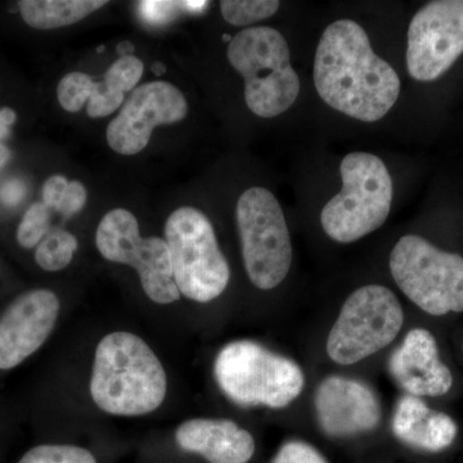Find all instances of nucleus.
I'll use <instances>...</instances> for the list:
<instances>
[{"label":"nucleus","mask_w":463,"mask_h":463,"mask_svg":"<svg viewBox=\"0 0 463 463\" xmlns=\"http://www.w3.org/2000/svg\"><path fill=\"white\" fill-rule=\"evenodd\" d=\"M313 76L323 102L364 123L383 118L401 93L397 71L374 53L364 27L346 18L323 32Z\"/></svg>","instance_id":"1"},{"label":"nucleus","mask_w":463,"mask_h":463,"mask_svg":"<svg viewBox=\"0 0 463 463\" xmlns=\"http://www.w3.org/2000/svg\"><path fill=\"white\" fill-rule=\"evenodd\" d=\"M166 389L164 365L141 337L112 332L99 341L90 395L100 411L115 416H143L164 403Z\"/></svg>","instance_id":"2"},{"label":"nucleus","mask_w":463,"mask_h":463,"mask_svg":"<svg viewBox=\"0 0 463 463\" xmlns=\"http://www.w3.org/2000/svg\"><path fill=\"white\" fill-rule=\"evenodd\" d=\"M228 61L245 80L246 105L259 118L288 111L300 93V79L289 62L285 36L273 27L241 30L231 39Z\"/></svg>","instance_id":"3"},{"label":"nucleus","mask_w":463,"mask_h":463,"mask_svg":"<svg viewBox=\"0 0 463 463\" xmlns=\"http://www.w3.org/2000/svg\"><path fill=\"white\" fill-rule=\"evenodd\" d=\"M214 373L222 392L242 407H288L306 385L294 361L250 340L227 344L216 355Z\"/></svg>","instance_id":"4"},{"label":"nucleus","mask_w":463,"mask_h":463,"mask_svg":"<svg viewBox=\"0 0 463 463\" xmlns=\"http://www.w3.org/2000/svg\"><path fill=\"white\" fill-rule=\"evenodd\" d=\"M343 188L321 213V224L330 239L355 242L379 230L390 214L392 181L380 157L352 152L340 165Z\"/></svg>","instance_id":"5"},{"label":"nucleus","mask_w":463,"mask_h":463,"mask_svg":"<svg viewBox=\"0 0 463 463\" xmlns=\"http://www.w3.org/2000/svg\"><path fill=\"white\" fill-rule=\"evenodd\" d=\"M165 241L174 281L183 297L209 303L230 283L231 270L207 216L194 207H179L167 218Z\"/></svg>","instance_id":"6"},{"label":"nucleus","mask_w":463,"mask_h":463,"mask_svg":"<svg viewBox=\"0 0 463 463\" xmlns=\"http://www.w3.org/2000/svg\"><path fill=\"white\" fill-rule=\"evenodd\" d=\"M390 272L398 288L431 316L463 312V258L428 240L407 234L390 254Z\"/></svg>","instance_id":"7"},{"label":"nucleus","mask_w":463,"mask_h":463,"mask_svg":"<svg viewBox=\"0 0 463 463\" xmlns=\"http://www.w3.org/2000/svg\"><path fill=\"white\" fill-rule=\"evenodd\" d=\"M236 216L250 281L265 291L276 288L292 263L291 239L279 200L265 188H249L240 196Z\"/></svg>","instance_id":"8"},{"label":"nucleus","mask_w":463,"mask_h":463,"mask_svg":"<svg viewBox=\"0 0 463 463\" xmlns=\"http://www.w3.org/2000/svg\"><path fill=\"white\" fill-rule=\"evenodd\" d=\"M403 323V307L394 292L385 286H364L341 307L327 337V354L337 364H358L392 344Z\"/></svg>","instance_id":"9"},{"label":"nucleus","mask_w":463,"mask_h":463,"mask_svg":"<svg viewBox=\"0 0 463 463\" xmlns=\"http://www.w3.org/2000/svg\"><path fill=\"white\" fill-rule=\"evenodd\" d=\"M96 245L100 255L112 263L133 267L146 295L155 303L166 306L181 298L166 241L141 237L138 221L132 213L115 209L103 216L97 228Z\"/></svg>","instance_id":"10"},{"label":"nucleus","mask_w":463,"mask_h":463,"mask_svg":"<svg viewBox=\"0 0 463 463\" xmlns=\"http://www.w3.org/2000/svg\"><path fill=\"white\" fill-rule=\"evenodd\" d=\"M463 54V0L423 5L408 29L407 69L414 80H438Z\"/></svg>","instance_id":"11"},{"label":"nucleus","mask_w":463,"mask_h":463,"mask_svg":"<svg viewBox=\"0 0 463 463\" xmlns=\"http://www.w3.org/2000/svg\"><path fill=\"white\" fill-rule=\"evenodd\" d=\"M187 112V99L175 85L151 81L133 90L120 114L109 124L106 138L115 152L133 156L147 147L155 128L178 123Z\"/></svg>","instance_id":"12"},{"label":"nucleus","mask_w":463,"mask_h":463,"mask_svg":"<svg viewBox=\"0 0 463 463\" xmlns=\"http://www.w3.org/2000/svg\"><path fill=\"white\" fill-rule=\"evenodd\" d=\"M58 315L60 300L50 289H32L18 297L0 318V370L17 367L41 349Z\"/></svg>","instance_id":"13"},{"label":"nucleus","mask_w":463,"mask_h":463,"mask_svg":"<svg viewBox=\"0 0 463 463\" xmlns=\"http://www.w3.org/2000/svg\"><path fill=\"white\" fill-rule=\"evenodd\" d=\"M317 419L322 431L332 438L355 437L374 430L383 411L380 399L364 381L330 376L317 388Z\"/></svg>","instance_id":"14"},{"label":"nucleus","mask_w":463,"mask_h":463,"mask_svg":"<svg viewBox=\"0 0 463 463\" xmlns=\"http://www.w3.org/2000/svg\"><path fill=\"white\" fill-rule=\"evenodd\" d=\"M389 371L395 383L413 397H441L453 385L449 368L439 358L437 340L425 328H413L392 352Z\"/></svg>","instance_id":"15"},{"label":"nucleus","mask_w":463,"mask_h":463,"mask_svg":"<svg viewBox=\"0 0 463 463\" xmlns=\"http://www.w3.org/2000/svg\"><path fill=\"white\" fill-rule=\"evenodd\" d=\"M175 440L209 463H248L255 453L252 435L231 420H188L176 429Z\"/></svg>","instance_id":"16"},{"label":"nucleus","mask_w":463,"mask_h":463,"mask_svg":"<svg viewBox=\"0 0 463 463\" xmlns=\"http://www.w3.org/2000/svg\"><path fill=\"white\" fill-rule=\"evenodd\" d=\"M395 437L425 452H441L452 446L458 432L452 417L432 411L421 398L404 395L399 399L392 421Z\"/></svg>","instance_id":"17"},{"label":"nucleus","mask_w":463,"mask_h":463,"mask_svg":"<svg viewBox=\"0 0 463 463\" xmlns=\"http://www.w3.org/2000/svg\"><path fill=\"white\" fill-rule=\"evenodd\" d=\"M108 5L105 0H23L24 21L38 30H52L79 23Z\"/></svg>","instance_id":"18"},{"label":"nucleus","mask_w":463,"mask_h":463,"mask_svg":"<svg viewBox=\"0 0 463 463\" xmlns=\"http://www.w3.org/2000/svg\"><path fill=\"white\" fill-rule=\"evenodd\" d=\"M78 245V240L70 232L50 231V233L43 239L36 249V263L47 272H58V270L65 269L74 259Z\"/></svg>","instance_id":"19"},{"label":"nucleus","mask_w":463,"mask_h":463,"mask_svg":"<svg viewBox=\"0 0 463 463\" xmlns=\"http://www.w3.org/2000/svg\"><path fill=\"white\" fill-rule=\"evenodd\" d=\"M279 8L277 0H223L222 16L234 26H248L272 17Z\"/></svg>","instance_id":"20"},{"label":"nucleus","mask_w":463,"mask_h":463,"mask_svg":"<svg viewBox=\"0 0 463 463\" xmlns=\"http://www.w3.org/2000/svg\"><path fill=\"white\" fill-rule=\"evenodd\" d=\"M99 81L83 72H70L61 79L57 88L58 102L67 112H79L90 102Z\"/></svg>","instance_id":"21"},{"label":"nucleus","mask_w":463,"mask_h":463,"mask_svg":"<svg viewBox=\"0 0 463 463\" xmlns=\"http://www.w3.org/2000/svg\"><path fill=\"white\" fill-rule=\"evenodd\" d=\"M18 463H97V459L85 448L44 444L30 449Z\"/></svg>","instance_id":"22"},{"label":"nucleus","mask_w":463,"mask_h":463,"mask_svg":"<svg viewBox=\"0 0 463 463\" xmlns=\"http://www.w3.org/2000/svg\"><path fill=\"white\" fill-rule=\"evenodd\" d=\"M50 210L43 203L29 207L17 230V241L23 248H35L50 233Z\"/></svg>","instance_id":"23"},{"label":"nucleus","mask_w":463,"mask_h":463,"mask_svg":"<svg viewBox=\"0 0 463 463\" xmlns=\"http://www.w3.org/2000/svg\"><path fill=\"white\" fill-rule=\"evenodd\" d=\"M145 66L139 58L134 56L120 57L116 60L103 76V83L111 90L127 93L134 90L141 80Z\"/></svg>","instance_id":"24"},{"label":"nucleus","mask_w":463,"mask_h":463,"mask_svg":"<svg viewBox=\"0 0 463 463\" xmlns=\"http://www.w3.org/2000/svg\"><path fill=\"white\" fill-rule=\"evenodd\" d=\"M125 94L121 91L111 90L103 81H99L90 102H88V115L93 118H105L111 115L123 105Z\"/></svg>","instance_id":"25"},{"label":"nucleus","mask_w":463,"mask_h":463,"mask_svg":"<svg viewBox=\"0 0 463 463\" xmlns=\"http://www.w3.org/2000/svg\"><path fill=\"white\" fill-rule=\"evenodd\" d=\"M273 463H328L315 447L301 440L283 444Z\"/></svg>","instance_id":"26"},{"label":"nucleus","mask_w":463,"mask_h":463,"mask_svg":"<svg viewBox=\"0 0 463 463\" xmlns=\"http://www.w3.org/2000/svg\"><path fill=\"white\" fill-rule=\"evenodd\" d=\"M85 203H87V190L80 182L74 181L70 183L57 212L65 218H70V216L78 214L83 209Z\"/></svg>","instance_id":"27"},{"label":"nucleus","mask_w":463,"mask_h":463,"mask_svg":"<svg viewBox=\"0 0 463 463\" xmlns=\"http://www.w3.org/2000/svg\"><path fill=\"white\" fill-rule=\"evenodd\" d=\"M70 183L65 176L53 175L43 185V203L50 209H58Z\"/></svg>","instance_id":"28"},{"label":"nucleus","mask_w":463,"mask_h":463,"mask_svg":"<svg viewBox=\"0 0 463 463\" xmlns=\"http://www.w3.org/2000/svg\"><path fill=\"white\" fill-rule=\"evenodd\" d=\"M26 194V185L18 179H12L3 185L0 197H2L3 203L8 206H14L23 201Z\"/></svg>","instance_id":"29"},{"label":"nucleus","mask_w":463,"mask_h":463,"mask_svg":"<svg viewBox=\"0 0 463 463\" xmlns=\"http://www.w3.org/2000/svg\"><path fill=\"white\" fill-rule=\"evenodd\" d=\"M16 118V112L14 109L8 108L0 109V141L7 138Z\"/></svg>","instance_id":"30"},{"label":"nucleus","mask_w":463,"mask_h":463,"mask_svg":"<svg viewBox=\"0 0 463 463\" xmlns=\"http://www.w3.org/2000/svg\"><path fill=\"white\" fill-rule=\"evenodd\" d=\"M118 54L120 57L133 56L134 45L130 42H121L118 45Z\"/></svg>","instance_id":"31"},{"label":"nucleus","mask_w":463,"mask_h":463,"mask_svg":"<svg viewBox=\"0 0 463 463\" xmlns=\"http://www.w3.org/2000/svg\"><path fill=\"white\" fill-rule=\"evenodd\" d=\"M9 157H11V151L0 143V169L8 163Z\"/></svg>","instance_id":"32"},{"label":"nucleus","mask_w":463,"mask_h":463,"mask_svg":"<svg viewBox=\"0 0 463 463\" xmlns=\"http://www.w3.org/2000/svg\"><path fill=\"white\" fill-rule=\"evenodd\" d=\"M152 71H154L156 76H163L165 74L166 67L164 66V63L155 62L154 66H152Z\"/></svg>","instance_id":"33"},{"label":"nucleus","mask_w":463,"mask_h":463,"mask_svg":"<svg viewBox=\"0 0 463 463\" xmlns=\"http://www.w3.org/2000/svg\"><path fill=\"white\" fill-rule=\"evenodd\" d=\"M462 349H463V346H462Z\"/></svg>","instance_id":"34"}]
</instances>
